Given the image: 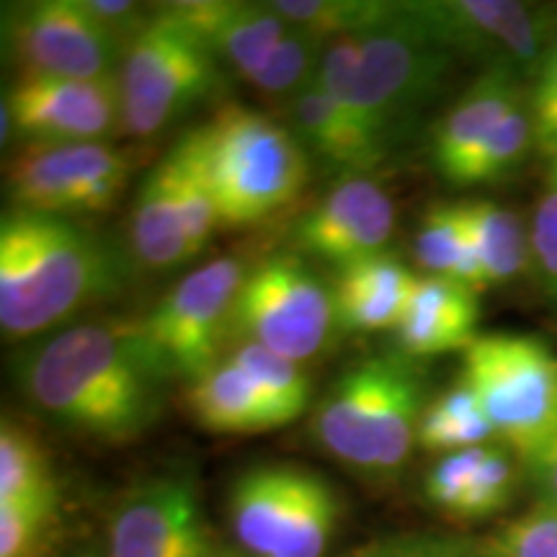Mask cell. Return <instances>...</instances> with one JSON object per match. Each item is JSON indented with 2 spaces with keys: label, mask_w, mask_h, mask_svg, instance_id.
Here are the masks:
<instances>
[{
  "label": "cell",
  "mask_w": 557,
  "mask_h": 557,
  "mask_svg": "<svg viewBox=\"0 0 557 557\" xmlns=\"http://www.w3.org/2000/svg\"><path fill=\"white\" fill-rule=\"evenodd\" d=\"M29 406L73 434L129 444L163 418L171 377L139 320L67 325L26 346L13 364Z\"/></svg>",
  "instance_id": "obj_1"
},
{
  "label": "cell",
  "mask_w": 557,
  "mask_h": 557,
  "mask_svg": "<svg viewBox=\"0 0 557 557\" xmlns=\"http://www.w3.org/2000/svg\"><path fill=\"white\" fill-rule=\"evenodd\" d=\"M124 263L73 218L11 209L0 220V329L32 338L120 295Z\"/></svg>",
  "instance_id": "obj_2"
},
{
  "label": "cell",
  "mask_w": 557,
  "mask_h": 557,
  "mask_svg": "<svg viewBox=\"0 0 557 557\" xmlns=\"http://www.w3.org/2000/svg\"><path fill=\"white\" fill-rule=\"evenodd\" d=\"M451 54L403 13L382 29L348 34L329 45L320 83L348 120L382 148L398 139L442 88Z\"/></svg>",
  "instance_id": "obj_3"
},
{
  "label": "cell",
  "mask_w": 557,
  "mask_h": 557,
  "mask_svg": "<svg viewBox=\"0 0 557 557\" xmlns=\"http://www.w3.org/2000/svg\"><path fill=\"white\" fill-rule=\"evenodd\" d=\"M423 389L416 367L400 357H369L329 387L318 403L310 431L341 468L354 475L389 483L406 470L418 447Z\"/></svg>",
  "instance_id": "obj_4"
},
{
  "label": "cell",
  "mask_w": 557,
  "mask_h": 557,
  "mask_svg": "<svg viewBox=\"0 0 557 557\" xmlns=\"http://www.w3.org/2000/svg\"><path fill=\"white\" fill-rule=\"evenodd\" d=\"M222 227H248L289 207L310 178V156L295 132L261 111L227 103L194 127Z\"/></svg>",
  "instance_id": "obj_5"
},
{
  "label": "cell",
  "mask_w": 557,
  "mask_h": 557,
  "mask_svg": "<svg viewBox=\"0 0 557 557\" xmlns=\"http://www.w3.org/2000/svg\"><path fill=\"white\" fill-rule=\"evenodd\" d=\"M344 500L329 478L295 462L243 470L227 491V524L248 557H325Z\"/></svg>",
  "instance_id": "obj_6"
},
{
  "label": "cell",
  "mask_w": 557,
  "mask_h": 557,
  "mask_svg": "<svg viewBox=\"0 0 557 557\" xmlns=\"http://www.w3.org/2000/svg\"><path fill=\"white\" fill-rule=\"evenodd\" d=\"M462 382L504 447L529 465L557 436V354L527 333H483L462 351Z\"/></svg>",
  "instance_id": "obj_7"
},
{
  "label": "cell",
  "mask_w": 557,
  "mask_h": 557,
  "mask_svg": "<svg viewBox=\"0 0 557 557\" xmlns=\"http://www.w3.org/2000/svg\"><path fill=\"white\" fill-rule=\"evenodd\" d=\"M222 83V65L189 26L158 5L124 50L122 132L156 137Z\"/></svg>",
  "instance_id": "obj_8"
},
{
  "label": "cell",
  "mask_w": 557,
  "mask_h": 557,
  "mask_svg": "<svg viewBox=\"0 0 557 557\" xmlns=\"http://www.w3.org/2000/svg\"><path fill=\"white\" fill-rule=\"evenodd\" d=\"M333 289L295 253H274L246 271L227 341L256 344L302 364L336 329Z\"/></svg>",
  "instance_id": "obj_9"
},
{
  "label": "cell",
  "mask_w": 557,
  "mask_h": 557,
  "mask_svg": "<svg viewBox=\"0 0 557 557\" xmlns=\"http://www.w3.org/2000/svg\"><path fill=\"white\" fill-rule=\"evenodd\" d=\"M403 13L451 58L478 60L485 70L537 75L557 41V13L517 0H418L403 3Z\"/></svg>",
  "instance_id": "obj_10"
},
{
  "label": "cell",
  "mask_w": 557,
  "mask_h": 557,
  "mask_svg": "<svg viewBox=\"0 0 557 557\" xmlns=\"http://www.w3.org/2000/svg\"><path fill=\"white\" fill-rule=\"evenodd\" d=\"M246 271L238 256L201 263L139 320L145 341L171 380L189 385L218 364Z\"/></svg>",
  "instance_id": "obj_11"
},
{
  "label": "cell",
  "mask_w": 557,
  "mask_h": 557,
  "mask_svg": "<svg viewBox=\"0 0 557 557\" xmlns=\"http://www.w3.org/2000/svg\"><path fill=\"white\" fill-rule=\"evenodd\" d=\"M132 163L107 143L26 145L5 165L13 209L58 214H103L129 184Z\"/></svg>",
  "instance_id": "obj_12"
},
{
  "label": "cell",
  "mask_w": 557,
  "mask_h": 557,
  "mask_svg": "<svg viewBox=\"0 0 557 557\" xmlns=\"http://www.w3.org/2000/svg\"><path fill=\"white\" fill-rule=\"evenodd\" d=\"M3 45L18 75L116 78L124 47L103 32L81 0H34L3 11Z\"/></svg>",
  "instance_id": "obj_13"
},
{
  "label": "cell",
  "mask_w": 557,
  "mask_h": 557,
  "mask_svg": "<svg viewBox=\"0 0 557 557\" xmlns=\"http://www.w3.org/2000/svg\"><path fill=\"white\" fill-rule=\"evenodd\" d=\"M199 485L169 472L129 487L111 508L103 557H220Z\"/></svg>",
  "instance_id": "obj_14"
},
{
  "label": "cell",
  "mask_w": 557,
  "mask_h": 557,
  "mask_svg": "<svg viewBox=\"0 0 557 557\" xmlns=\"http://www.w3.org/2000/svg\"><path fill=\"white\" fill-rule=\"evenodd\" d=\"M3 145L11 137L26 145L101 143L122 132V88L116 78L81 81L18 75L3 96Z\"/></svg>",
  "instance_id": "obj_15"
},
{
  "label": "cell",
  "mask_w": 557,
  "mask_h": 557,
  "mask_svg": "<svg viewBox=\"0 0 557 557\" xmlns=\"http://www.w3.org/2000/svg\"><path fill=\"white\" fill-rule=\"evenodd\" d=\"M393 230L395 207L389 194L372 178L348 176L299 218L295 243L341 271L385 253Z\"/></svg>",
  "instance_id": "obj_16"
},
{
  "label": "cell",
  "mask_w": 557,
  "mask_h": 557,
  "mask_svg": "<svg viewBox=\"0 0 557 557\" xmlns=\"http://www.w3.org/2000/svg\"><path fill=\"white\" fill-rule=\"evenodd\" d=\"M165 9L176 13L205 41L222 67H230L248 83L289 32V26L276 11H271L269 3L178 0V3H165Z\"/></svg>",
  "instance_id": "obj_17"
},
{
  "label": "cell",
  "mask_w": 557,
  "mask_h": 557,
  "mask_svg": "<svg viewBox=\"0 0 557 557\" xmlns=\"http://www.w3.org/2000/svg\"><path fill=\"white\" fill-rule=\"evenodd\" d=\"M519 107L521 88L517 73L506 67L483 70V75L472 81V86L459 96L434 132L431 158L442 178L459 186L462 173L468 171L470 160L483 148L491 132Z\"/></svg>",
  "instance_id": "obj_18"
},
{
  "label": "cell",
  "mask_w": 557,
  "mask_h": 557,
  "mask_svg": "<svg viewBox=\"0 0 557 557\" xmlns=\"http://www.w3.org/2000/svg\"><path fill=\"white\" fill-rule=\"evenodd\" d=\"M478 295L455 278L418 276L406 318L395 329V341L408 359L465 351L478 333Z\"/></svg>",
  "instance_id": "obj_19"
},
{
  "label": "cell",
  "mask_w": 557,
  "mask_h": 557,
  "mask_svg": "<svg viewBox=\"0 0 557 557\" xmlns=\"http://www.w3.org/2000/svg\"><path fill=\"white\" fill-rule=\"evenodd\" d=\"M416 278L389 250L341 269L331 287L338 329L351 333L395 331L406 318Z\"/></svg>",
  "instance_id": "obj_20"
},
{
  "label": "cell",
  "mask_w": 557,
  "mask_h": 557,
  "mask_svg": "<svg viewBox=\"0 0 557 557\" xmlns=\"http://www.w3.org/2000/svg\"><path fill=\"white\" fill-rule=\"evenodd\" d=\"M184 398L194 421L212 434H263L282 429L259 385L233 357L220 359L189 382Z\"/></svg>",
  "instance_id": "obj_21"
},
{
  "label": "cell",
  "mask_w": 557,
  "mask_h": 557,
  "mask_svg": "<svg viewBox=\"0 0 557 557\" xmlns=\"http://www.w3.org/2000/svg\"><path fill=\"white\" fill-rule=\"evenodd\" d=\"M292 132H295L308 156H315L325 165L346 176H364L385 160L387 150L377 139L361 132L357 124L341 114L323 83H315L289 111Z\"/></svg>",
  "instance_id": "obj_22"
},
{
  "label": "cell",
  "mask_w": 557,
  "mask_h": 557,
  "mask_svg": "<svg viewBox=\"0 0 557 557\" xmlns=\"http://www.w3.org/2000/svg\"><path fill=\"white\" fill-rule=\"evenodd\" d=\"M129 238L137 261L150 271L176 269L194 259L184 214L163 160L139 184L129 218Z\"/></svg>",
  "instance_id": "obj_23"
},
{
  "label": "cell",
  "mask_w": 557,
  "mask_h": 557,
  "mask_svg": "<svg viewBox=\"0 0 557 557\" xmlns=\"http://www.w3.org/2000/svg\"><path fill=\"white\" fill-rule=\"evenodd\" d=\"M163 163L169 169L181 214H184L191 253L197 259L201 250L209 246V240H212L214 230L222 227V222L212 181H209L205 158H201L194 129L178 137V143L163 156Z\"/></svg>",
  "instance_id": "obj_24"
},
{
  "label": "cell",
  "mask_w": 557,
  "mask_h": 557,
  "mask_svg": "<svg viewBox=\"0 0 557 557\" xmlns=\"http://www.w3.org/2000/svg\"><path fill=\"white\" fill-rule=\"evenodd\" d=\"M496 438L475 389L459 382L423 408L418 421V447L434 455H455Z\"/></svg>",
  "instance_id": "obj_25"
},
{
  "label": "cell",
  "mask_w": 557,
  "mask_h": 557,
  "mask_svg": "<svg viewBox=\"0 0 557 557\" xmlns=\"http://www.w3.org/2000/svg\"><path fill=\"white\" fill-rule=\"evenodd\" d=\"M269 5L289 29L308 32L323 41L382 29L400 11V3L387 0H274Z\"/></svg>",
  "instance_id": "obj_26"
},
{
  "label": "cell",
  "mask_w": 557,
  "mask_h": 557,
  "mask_svg": "<svg viewBox=\"0 0 557 557\" xmlns=\"http://www.w3.org/2000/svg\"><path fill=\"white\" fill-rule=\"evenodd\" d=\"M60 498L50 451L29 429L11 421L0 423V504Z\"/></svg>",
  "instance_id": "obj_27"
},
{
  "label": "cell",
  "mask_w": 557,
  "mask_h": 557,
  "mask_svg": "<svg viewBox=\"0 0 557 557\" xmlns=\"http://www.w3.org/2000/svg\"><path fill=\"white\" fill-rule=\"evenodd\" d=\"M331 41L312 37L308 32L289 29L287 37L276 45L271 58L253 75L250 86L274 107L289 111L297 99H302L308 90L320 81L325 52Z\"/></svg>",
  "instance_id": "obj_28"
},
{
  "label": "cell",
  "mask_w": 557,
  "mask_h": 557,
  "mask_svg": "<svg viewBox=\"0 0 557 557\" xmlns=\"http://www.w3.org/2000/svg\"><path fill=\"white\" fill-rule=\"evenodd\" d=\"M465 218L475 235L487 289L513 282L527 267V235L517 214L496 201H462Z\"/></svg>",
  "instance_id": "obj_29"
},
{
  "label": "cell",
  "mask_w": 557,
  "mask_h": 557,
  "mask_svg": "<svg viewBox=\"0 0 557 557\" xmlns=\"http://www.w3.org/2000/svg\"><path fill=\"white\" fill-rule=\"evenodd\" d=\"M233 359L259 385L261 395L267 398L282 426H289L295 418L308 410L312 400V382L302 364L256 344L235 346Z\"/></svg>",
  "instance_id": "obj_30"
},
{
  "label": "cell",
  "mask_w": 557,
  "mask_h": 557,
  "mask_svg": "<svg viewBox=\"0 0 557 557\" xmlns=\"http://www.w3.org/2000/svg\"><path fill=\"white\" fill-rule=\"evenodd\" d=\"M60 498L0 504V557H47L60 532Z\"/></svg>",
  "instance_id": "obj_31"
},
{
  "label": "cell",
  "mask_w": 557,
  "mask_h": 557,
  "mask_svg": "<svg viewBox=\"0 0 557 557\" xmlns=\"http://www.w3.org/2000/svg\"><path fill=\"white\" fill-rule=\"evenodd\" d=\"M534 143V127L532 116L524 107L506 116L496 129L491 132V137L485 139L483 148L475 152V158L470 160L468 171L462 173L459 186H478V184H491L508 173L511 169L524 160L527 148Z\"/></svg>",
  "instance_id": "obj_32"
},
{
  "label": "cell",
  "mask_w": 557,
  "mask_h": 557,
  "mask_svg": "<svg viewBox=\"0 0 557 557\" xmlns=\"http://www.w3.org/2000/svg\"><path fill=\"white\" fill-rule=\"evenodd\" d=\"M468 220L462 201L459 205H434L423 214L416 233V261L429 276L451 278L462 253Z\"/></svg>",
  "instance_id": "obj_33"
},
{
  "label": "cell",
  "mask_w": 557,
  "mask_h": 557,
  "mask_svg": "<svg viewBox=\"0 0 557 557\" xmlns=\"http://www.w3.org/2000/svg\"><path fill=\"white\" fill-rule=\"evenodd\" d=\"M517 491V468L506 447H487L483 465L472 478L462 500H459L455 521H483L504 511Z\"/></svg>",
  "instance_id": "obj_34"
},
{
  "label": "cell",
  "mask_w": 557,
  "mask_h": 557,
  "mask_svg": "<svg viewBox=\"0 0 557 557\" xmlns=\"http://www.w3.org/2000/svg\"><path fill=\"white\" fill-rule=\"evenodd\" d=\"M483 557H557V506L540 504L480 545Z\"/></svg>",
  "instance_id": "obj_35"
},
{
  "label": "cell",
  "mask_w": 557,
  "mask_h": 557,
  "mask_svg": "<svg viewBox=\"0 0 557 557\" xmlns=\"http://www.w3.org/2000/svg\"><path fill=\"white\" fill-rule=\"evenodd\" d=\"M487 447L491 444L438 457L434 468L423 478V496H426L429 506H434L444 517H455L459 500H462L465 491H468L472 478H475L480 465H483Z\"/></svg>",
  "instance_id": "obj_36"
},
{
  "label": "cell",
  "mask_w": 557,
  "mask_h": 557,
  "mask_svg": "<svg viewBox=\"0 0 557 557\" xmlns=\"http://www.w3.org/2000/svg\"><path fill=\"white\" fill-rule=\"evenodd\" d=\"M534 127V143L545 156L557 152V41L549 47L547 58L534 75L532 107H529Z\"/></svg>",
  "instance_id": "obj_37"
},
{
  "label": "cell",
  "mask_w": 557,
  "mask_h": 557,
  "mask_svg": "<svg viewBox=\"0 0 557 557\" xmlns=\"http://www.w3.org/2000/svg\"><path fill=\"white\" fill-rule=\"evenodd\" d=\"M529 248L547 295L557 299V189H549L534 209Z\"/></svg>",
  "instance_id": "obj_38"
},
{
  "label": "cell",
  "mask_w": 557,
  "mask_h": 557,
  "mask_svg": "<svg viewBox=\"0 0 557 557\" xmlns=\"http://www.w3.org/2000/svg\"><path fill=\"white\" fill-rule=\"evenodd\" d=\"M367 557H483V553L480 545H470L465 540L413 534L367 547Z\"/></svg>",
  "instance_id": "obj_39"
},
{
  "label": "cell",
  "mask_w": 557,
  "mask_h": 557,
  "mask_svg": "<svg viewBox=\"0 0 557 557\" xmlns=\"http://www.w3.org/2000/svg\"><path fill=\"white\" fill-rule=\"evenodd\" d=\"M81 5L103 32L120 41L124 50L150 18V13H143L139 5L129 0H81Z\"/></svg>",
  "instance_id": "obj_40"
},
{
  "label": "cell",
  "mask_w": 557,
  "mask_h": 557,
  "mask_svg": "<svg viewBox=\"0 0 557 557\" xmlns=\"http://www.w3.org/2000/svg\"><path fill=\"white\" fill-rule=\"evenodd\" d=\"M542 504L557 506V436L527 465Z\"/></svg>",
  "instance_id": "obj_41"
},
{
  "label": "cell",
  "mask_w": 557,
  "mask_h": 557,
  "mask_svg": "<svg viewBox=\"0 0 557 557\" xmlns=\"http://www.w3.org/2000/svg\"><path fill=\"white\" fill-rule=\"evenodd\" d=\"M60 557H103V549H96V547H81V549H70V553L60 555Z\"/></svg>",
  "instance_id": "obj_42"
},
{
  "label": "cell",
  "mask_w": 557,
  "mask_h": 557,
  "mask_svg": "<svg viewBox=\"0 0 557 557\" xmlns=\"http://www.w3.org/2000/svg\"><path fill=\"white\" fill-rule=\"evenodd\" d=\"M549 160H553L549 163V189H557V152Z\"/></svg>",
  "instance_id": "obj_43"
},
{
  "label": "cell",
  "mask_w": 557,
  "mask_h": 557,
  "mask_svg": "<svg viewBox=\"0 0 557 557\" xmlns=\"http://www.w3.org/2000/svg\"><path fill=\"white\" fill-rule=\"evenodd\" d=\"M220 557H248V555H243V553H222ZM346 557H367V547H364V549H359V553L346 555Z\"/></svg>",
  "instance_id": "obj_44"
}]
</instances>
